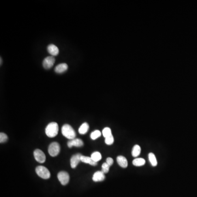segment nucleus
<instances>
[{
  "label": "nucleus",
  "mask_w": 197,
  "mask_h": 197,
  "mask_svg": "<svg viewBox=\"0 0 197 197\" xmlns=\"http://www.w3.org/2000/svg\"><path fill=\"white\" fill-rule=\"evenodd\" d=\"M61 132L63 136L68 139L72 140L76 139V133L75 130L69 124H64L62 126L61 128Z\"/></svg>",
  "instance_id": "nucleus-1"
},
{
  "label": "nucleus",
  "mask_w": 197,
  "mask_h": 197,
  "mask_svg": "<svg viewBox=\"0 0 197 197\" xmlns=\"http://www.w3.org/2000/svg\"><path fill=\"white\" fill-rule=\"evenodd\" d=\"M59 126L56 122L49 123L46 128L45 132L49 137H54L58 135Z\"/></svg>",
  "instance_id": "nucleus-2"
},
{
  "label": "nucleus",
  "mask_w": 197,
  "mask_h": 197,
  "mask_svg": "<svg viewBox=\"0 0 197 197\" xmlns=\"http://www.w3.org/2000/svg\"><path fill=\"white\" fill-rule=\"evenodd\" d=\"M36 172L39 176L43 179H48L51 177V173L47 168L38 166L36 168Z\"/></svg>",
  "instance_id": "nucleus-3"
},
{
  "label": "nucleus",
  "mask_w": 197,
  "mask_h": 197,
  "mask_svg": "<svg viewBox=\"0 0 197 197\" xmlns=\"http://www.w3.org/2000/svg\"><path fill=\"white\" fill-rule=\"evenodd\" d=\"M60 145L57 142L51 143L48 147V153L51 157L57 156L60 152Z\"/></svg>",
  "instance_id": "nucleus-4"
},
{
  "label": "nucleus",
  "mask_w": 197,
  "mask_h": 197,
  "mask_svg": "<svg viewBox=\"0 0 197 197\" xmlns=\"http://www.w3.org/2000/svg\"><path fill=\"white\" fill-rule=\"evenodd\" d=\"M58 179L61 185H66L68 184L70 179L68 173L66 171H60L58 174Z\"/></svg>",
  "instance_id": "nucleus-5"
},
{
  "label": "nucleus",
  "mask_w": 197,
  "mask_h": 197,
  "mask_svg": "<svg viewBox=\"0 0 197 197\" xmlns=\"http://www.w3.org/2000/svg\"><path fill=\"white\" fill-rule=\"evenodd\" d=\"M34 155L35 159L36 160L40 163H43L46 161V155L43 153V151L39 149L35 150L34 152Z\"/></svg>",
  "instance_id": "nucleus-6"
},
{
  "label": "nucleus",
  "mask_w": 197,
  "mask_h": 197,
  "mask_svg": "<svg viewBox=\"0 0 197 197\" xmlns=\"http://www.w3.org/2000/svg\"><path fill=\"white\" fill-rule=\"evenodd\" d=\"M55 58L53 56L48 57L45 58L43 61V66L44 68L49 69L51 68V67L54 65L55 63Z\"/></svg>",
  "instance_id": "nucleus-7"
},
{
  "label": "nucleus",
  "mask_w": 197,
  "mask_h": 197,
  "mask_svg": "<svg viewBox=\"0 0 197 197\" xmlns=\"http://www.w3.org/2000/svg\"><path fill=\"white\" fill-rule=\"evenodd\" d=\"M82 155L79 153L76 154L72 157L71 160H70V164H71V167L73 169H75L78 165V163L81 162V157Z\"/></svg>",
  "instance_id": "nucleus-8"
},
{
  "label": "nucleus",
  "mask_w": 197,
  "mask_h": 197,
  "mask_svg": "<svg viewBox=\"0 0 197 197\" xmlns=\"http://www.w3.org/2000/svg\"><path fill=\"white\" fill-rule=\"evenodd\" d=\"M105 173L102 171H98L94 173L93 176V180L94 182H100L105 180Z\"/></svg>",
  "instance_id": "nucleus-9"
},
{
  "label": "nucleus",
  "mask_w": 197,
  "mask_h": 197,
  "mask_svg": "<svg viewBox=\"0 0 197 197\" xmlns=\"http://www.w3.org/2000/svg\"><path fill=\"white\" fill-rule=\"evenodd\" d=\"M83 142L82 140L79 139H75L70 140L68 143V146L69 148H71L72 146L76 147H82L83 146Z\"/></svg>",
  "instance_id": "nucleus-10"
},
{
  "label": "nucleus",
  "mask_w": 197,
  "mask_h": 197,
  "mask_svg": "<svg viewBox=\"0 0 197 197\" xmlns=\"http://www.w3.org/2000/svg\"><path fill=\"white\" fill-rule=\"evenodd\" d=\"M117 162L119 164V166L123 168H126V167H128V160L126 157H124L123 156H119L117 157Z\"/></svg>",
  "instance_id": "nucleus-11"
},
{
  "label": "nucleus",
  "mask_w": 197,
  "mask_h": 197,
  "mask_svg": "<svg viewBox=\"0 0 197 197\" xmlns=\"http://www.w3.org/2000/svg\"><path fill=\"white\" fill-rule=\"evenodd\" d=\"M48 51L50 54L53 56H57L59 53L58 48L54 44H49L47 47Z\"/></svg>",
  "instance_id": "nucleus-12"
},
{
  "label": "nucleus",
  "mask_w": 197,
  "mask_h": 197,
  "mask_svg": "<svg viewBox=\"0 0 197 197\" xmlns=\"http://www.w3.org/2000/svg\"><path fill=\"white\" fill-rule=\"evenodd\" d=\"M68 69V65L66 63H61L60 64L58 65L55 68V71L58 74H62L63 72L66 71Z\"/></svg>",
  "instance_id": "nucleus-13"
},
{
  "label": "nucleus",
  "mask_w": 197,
  "mask_h": 197,
  "mask_svg": "<svg viewBox=\"0 0 197 197\" xmlns=\"http://www.w3.org/2000/svg\"><path fill=\"white\" fill-rule=\"evenodd\" d=\"M81 160L82 162L89 164L90 165H93V166H96L97 165V162L94 161L93 160H92V158L89 157L85 156L82 155Z\"/></svg>",
  "instance_id": "nucleus-14"
},
{
  "label": "nucleus",
  "mask_w": 197,
  "mask_h": 197,
  "mask_svg": "<svg viewBox=\"0 0 197 197\" xmlns=\"http://www.w3.org/2000/svg\"><path fill=\"white\" fill-rule=\"evenodd\" d=\"M89 126L87 123H84L80 126L79 128L78 129V132L80 134H85L88 131Z\"/></svg>",
  "instance_id": "nucleus-15"
},
{
  "label": "nucleus",
  "mask_w": 197,
  "mask_h": 197,
  "mask_svg": "<svg viewBox=\"0 0 197 197\" xmlns=\"http://www.w3.org/2000/svg\"><path fill=\"white\" fill-rule=\"evenodd\" d=\"M146 163V160L141 158H136L134 160H133V164L134 166L136 167H141L145 164Z\"/></svg>",
  "instance_id": "nucleus-16"
},
{
  "label": "nucleus",
  "mask_w": 197,
  "mask_h": 197,
  "mask_svg": "<svg viewBox=\"0 0 197 197\" xmlns=\"http://www.w3.org/2000/svg\"><path fill=\"white\" fill-rule=\"evenodd\" d=\"M148 159L150 161L151 164L152 165V167H156L157 165V160L156 157L154 155V154L152 152L148 154Z\"/></svg>",
  "instance_id": "nucleus-17"
},
{
  "label": "nucleus",
  "mask_w": 197,
  "mask_h": 197,
  "mask_svg": "<svg viewBox=\"0 0 197 197\" xmlns=\"http://www.w3.org/2000/svg\"><path fill=\"white\" fill-rule=\"evenodd\" d=\"M141 147L139 145H136L133 147V150L132 151V156L134 157H136L139 156L140 154L141 153Z\"/></svg>",
  "instance_id": "nucleus-18"
},
{
  "label": "nucleus",
  "mask_w": 197,
  "mask_h": 197,
  "mask_svg": "<svg viewBox=\"0 0 197 197\" xmlns=\"http://www.w3.org/2000/svg\"><path fill=\"white\" fill-rule=\"evenodd\" d=\"M90 157L92 158V160L96 162H98L99 160H101V158H102L101 153L98 152H94V153H92Z\"/></svg>",
  "instance_id": "nucleus-19"
},
{
  "label": "nucleus",
  "mask_w": 197,
  "mask_h": 197,
  "mask_svg": "<svg viewBox=\"0 0 197 197\" xmlns=\"http://www.w3.org/2000/svg\"><path fill=\"white\" fill-rule=\"evenodd\" d=\"M102 135H103V136L105 138H106L109 136L112 135L111 130L109 127H106L102 130Z\"/></svg>",
  "instance_id": "nucleus-20"
},
{
  "label": "nucleus",
  "mask_w": 197,
  "mask_h": 197,
  "mask_svg": "<svg viewBox=\"0 0 197 197\" xmlns=\"http://www.w3.org/2000/svg\"><path fill=\"white\" fill-rule=\"evenodd\" d=\"M101 135V132L98 130H96L94 132H92L90 135V137L92 140H96Z\"/></svg>",
  "instance_id": "nucleus-21"
},
{
  "label": "nucleus",
  "mask_w": 197,
  "mask_h": 197,
  "mask_svg": "<svg viewBox=\"0 0 197 197\" xmlns=\"http://www.w3.org/2000/svg\"><path fill=\"white\" fill-rule=\"evenodd\" d=\"M105 142L106 144L107 145H112L113 143H114V137L113 135H111L110 136H109L105 138Z\"/></svg>",
  "instance_id": "nucleus-22"
},
{
  "label": "nucleus",
  "mask_w": 197,
  "mask_h": 197,
  "mask_svg": "<svg viewBox=\"0 0 197 197\" xmlns=\"http://www.w3.org/2000/svg\"><path fill=\"white\" fill-rule=\"evenodd\" d=\"M110 167L106 162L103 163L102 165V170L101 171L104 173H109Z\"/></svg>",
  "instance_id": "nucleus-23"
},
{
  "label": "nucleus",
  "mask_w": 197,
  "mask_h": 197,
  "mask_svg": "<svg viewBox=\"0 0 197 197\" xmlns=\"http://www.w3.org/2000/svg\"><path fill=\"white\" fill-rule=\"evenodd\" d=\"M8 140V136L6 134L1 133L0 134V143H4L6 142Z\"/></svg>",
  "instance_id": "nucleus-24"
},
{
  "label": "nucleus",
  "mask_w": 197,
  "mask_h": 197,
  "mask_svg": "<svg viewBox=\"0 0 197 197\" xmlns=\"http://www.w3.org/2000/svg\"><path fill=\"white\" fill-rule=\"evenodd\" d=\"M106 163H107L110 167H111L112 165H113V160L112 159V158L109 157V158H107L106 159Z\"/></svg>",
  "instance_id": "nucleus-25"
},
{
  "label": "nucleus",
  "mask_w": 197,
  "mask_h": 197,
  "mask_svg": "<svg viewBox=\"0 0 197 197\" xmlns=\"http://www.w3.org/2000/svg\"><path fill=\"white\" fill-rule=\"evenodd\" d=\"M0 60H1V65L2 64V58H0Z\"/></svg>",
  "instance_id": "nucleus-26"
}]
</instances>
